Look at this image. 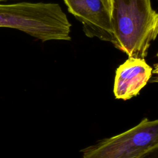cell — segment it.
Returning a JSON list of instances; mask_svg holds the SVG:
<instances>
[{
    "instance_id": "6da1fadb",
    "label": "cell",
    "mask_w": 158,
    "mask_h": 158,
    "mask_svg": "<svg viewBox=\"0 0 158 158\" xmlns=\"http://www.w3.org/2000/svg\"><path fill=\"white\" fill-rule=\"evenodd\" d=\"M111 17L114 47L128 57L145 59L158 36V13L151 0H114Z\"/></svg>"
},
{
    "instance_id": "ba28073f",
    "label": "cell",
    "mask_w": 158,
    "mask_h": 158,
    "mask_svg": "<svg viewBox=\"0 0 158 158\" xmlns=\"http://www.w3.org/2000/svg\"><path fill=\"white\" fill-rule=\"evenodd\" d=\"M156 57H157V58L158 59V52H157V53L156 54ZM152 73L154 74V75L158 74V62L154 65V67L152 69Z\"/></svg>"
},
{
    "instance_id": "5b68a950",
    "label": "cell",
    "mask_w": 158,
    "mask_h": 158,
    "mask_svg": "<svg viewBox=\"0 0 158 158\" xmlns=\"http://www.w3.org/2000/svg\"><path fill=\"white\" fill-rule=\"evenodd\" d=\"M152 74V68L145 59L128 57L115 71L114 85L115 98L125 101L137 96Z\"/></svg>"
},
{
    "instance_id": "30bf717a",
    "label": "cell",
    "mask_w": 158,
    "mask_h": 158,
    "mask_svg": "<svg viewBox=\"0 0 158 158\" xmlns=\"http://www.w3.org/2000/svg\"><path fill=\"white\" fill-rule=\"evenodd\" d=\"M7 1V0H0V1Z\"/></svg>"
},
{
    "instance_id": "277c9868",
    "label": "cell",
    "mask_w": 158,
    "mask_h": 158,
    "mask_svg": "<svg viewBox=\"0 0 158 158\" xmlns=\"http://www.w3.org/2000/svg\"><path fill=\"white\" fill-rule=\"evenodd\" d=\"M70 13L83 25L89 38L114 43L111 12L102 0H64Z\"/></svg>"
},
{
    "instance_id": "9c48e42d",
    "label": "cell",
    "mask_w": 158,
    "mask_h": 158,
    "mask_svg": "<svg viewBox=\"0 0 158 158\" xmlns=\"http://www.w3.org/2000/svg\"><path fill=\"white\" fill-rule=\"evenodd\" d=\"M151 82H154L158 83V74H156L155 77L151 78Z\"/></svg>"
},
{
    "instance_id": "7a4b0ae2",
    "label": "cell",
    "mask_w": 158,
    "mask_h": 158,
    "mask_svg": "<svg viewBox=\"0 0 158 158\" xmlns=\"http://www.w3.org/2000/svg\"><path fill=\"white\" fill-rule=\"evenodd\" d=\"M71 23L56 3L0 4V27L20 30L42 41L71 40Z\"/></svg>"
},
{
    "instance_id": "52a82bcc",
    "label": "cell",
    "mask_w": 158,
    "mask_h": 158,
    "mask_svg": "<svg viewBox=\"0 0 158 158\" xmlns=\"http://www.w3.org/2000/svg\"><path fill=\"white\" fill-rule=\"evenodd\" d=\"M102 1L104 2V4L107 6V7H108V9H109V10L110 11V12L112 14V8H113V4H114V0H102Z\"/></svg>"
},
{
    "instance_id": "3957f363",
    "label": "cell",
    "mask_w": 158,
    "mask_h": 158,
    "mask_svg": "<svg viewBox=\"0 0 158 158\" xmlns=\"http://www.w3.org/2000/svg\"><path fill=\"white\" fill-rule=\"evenodd\" d=\"M158 145V119L143 118L137 125L81 151V158H136Z\"/></svg>"
},
{
    "instance_id": "8992f818",
    "label": "cell",
    "mask_w": 158,
    "mask_h": 158,
    "mask_svg": "<svg viewBox=\"0 0 158 158\" xmlns=\"http://www.w3.org/2000/svg\"><path fill=\"white\" fill-rule=\"evenodd\" d=\"M136 158H158V145L152 148Z\"/></svg>"
}]
</instances>
